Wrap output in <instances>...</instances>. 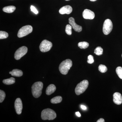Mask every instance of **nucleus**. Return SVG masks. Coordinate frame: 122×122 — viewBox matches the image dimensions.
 Listing matches in <instances>:
<instances>
[{
	"label": "nucleus",
	"instance_id": "1",
	"mask_svg": "<svg viewBox=\"0 0 122 122\" xmlns=\"http://www.w3.org/2000/svg\"><path fill=\"white\" fill-rule=\"evenodd\" d=\"M72 66V62L70 59H67L61 62L59 66V70L63 75L67 74L69 70Z\"/></svg>",
	"mask_w": 122,
	"mask_h": 122
},
{
	"label": "nucleus",
	"instance_id": "2",
	"mask_svg": "<svg viewBox=\"0 0 122 122\" xmlns=\"http://www.w3.org/2000/svg\"><path fill=\"white\" fill-rule=\"evenodd\" d=\"M43 84L41 82H37L33 84L32 92L33 96L36 98L39 97L42 94Z\"/></svg>",
	"mask_w": 122,
	"mask_h": 122
},
{
	"label": "nucleus",
	"instance_id": "3",
	"mask_svg": "<svg viewBox=\"0 0 122 122\" xmlns=\"http://www.w3.org/2000/svg\"><path fill=\"white\" fill-rule=\"evenodd\" d=\"M56 117L55 112L52 109H44L41 112V117L43 120H53Z\"/></svg>",
	"mask_w": 122,
	"mask_h": 122
},
{
	"label": "nucleus",
	"instance_id": "4",
	"mask_svg": "<svg viewBox=\"0 0 122 122\" xmlns=\"http://www.w3.org/2000/svg\"><path fill=\"white\" fill-rule=\"evenodd\" d=\"M89 84V82L86 80H83L78 84L75 89L76 94L80 95L84 93L88 87Z\"/></svg>",
	"mask_w": 122,
	"mask_h": 122
},
{
	"label": "nucleus",
	"instance_id": "5",
	"mask_svg": "<svg viewBox=\"0 0 122 122\" xmlns=\"http://www.w3.org/2000/svg\"><path fill=\"white\" fill-rule=\"evenodd\" d=\"M33 28L31 25H27L23 26L20 29L18 33L17 36L19 38L25 36L32 32Z\"/></svg>",
	"mask_w": 122,
	"mask_h": 122
},
{
	"label": "nucleus",
	"instance_id": "6",
	"mask_svg": "<svg viewBox=\"0 0 122 122\" xmlns=\"http://www.w3.org/2000/svg\"><path fill=\"white\" fill-rule=\"evenodd\" d=\"M113 24L111 20L107 19L105 20L103 26V32L106 35H108L113 29Z\"/></svg>",
	"mask_w": 122,
	"mask_h": 122
},
{
	"label": "nucleus",
	"instance_id": "7",
	"mask_svg": "<svg viewBox=\"0 0 122 122\" xmlns=\"http://www.w3.org/2000/svg\"><path fill=\"white\" fill-rule=\"evenodd\" d=\"M52 42L48 40H44L40 44L39 49L42 52H46L49 51L52 47Z\"/></svg>",
	"mask_w": 122,
	"mask_h": 122
},
{
	"label": "nucleus",
	"instance_id": "8",
	"mask_svg": "<svg viewBox=\"0 0 122 122\" xmlns=\"http://www.w3.org/2000/svg\"><path fill=\"white\" fill-rule=\"evenodd\" d=\"M28 52V48L25 46H22L16 50L14 54L15 59L18 60L26 54Z\"/></svg>",
	"mask_w": 122,
	"mask_h": 122
},
{
	"label": "nucleus",
	"instance_id": "9",
	"mask_svg": "<svg viewBox=\"0 0 122 122\" xmlns=\"http://www.w3.org/2000/svg\"><path fill=\"white\" fill-rule=\"evenodd\" d=\"M14 106L17 114L18 115L20 114L22 109V103L21 99L20 98H17L15 101Z\"/></svg>",
	"mask_w": 122,
	"mask_h": 122
},
{
	"label": "nucleus",
	"instance_id": "10",
	"mask_svg": "<svg viewBox=\"0 0 122 122\" xmlns=\"http://www.w3.org/2000/svg\"><path fill=\"white\" fill-rule=\"evenodd\" d=\"M69 23L72 26V28L75 31L80 32L82 30V27L80 25H77L75 23V21L74 18L71 17L69 18Z\"/></svg>",
	"mask_w": 122,
	"mask_h": 122
},
{
	"label": "nucleus",
	"instance_id": "11",
	"mask_svg": "<svg viewBox=\"0 0 122 122\" xmlns=\"http://www.w3.org/2000/svg\"><path fill=\"white\" fill-rule=\"evenodd\" d=\"M82 16L83 18L88 20H93L95 17V14L93 12L90 10H85L82 13Z\"/></svg>",
	"mask_w": 122,
	"mask_h": 122
},
{
	"label": "nucleus",
	"instance_id": "12",
	"mask_svg": "<svg viewBox=\"0 0 122 122\" xmlns=\"http://www.w3.org/2000/svg\"><path fill=\"white\" fill-rule=\"evenodd\" d=\"M113 102L115 104L120 105L122 103V96L121 94L118 92H116L113 95Z\"/></svg>",
	"mask_w": 122,
	"mask_h": 122
},
{
	"label": "nucleus",
	"instance_id": "13",
	"mask_svg": "<svg viewBox=\"0 0 122 122\" xmlns=\"http://www.w3.org/2000/svg\"><path fill=\"white\" fill-rule=\"evenodd\" d=\"M73 9L71 6L69 5L63 6L59 10V13L61 14H69L72 12Z\"/></svg>",
	"mask_w": 122,
	"mask_h": 122
},
{
	"label": "nucleus",
	"instance_id": "14",
	"mask_svg": "<svg viewBox=\"0 0 122 122\" xmlns=\"http://www.w3.org/2000/svg\"><path fill=\"white\" fill-rule=\"evenodd\" d=\"M56 90V87L54 85L51 84L46 88V94L48 95H50L54 93Z\"/></svg>",
	"mask_w": 122,
	"mask_h": 122
},
{
	"label": "nucleus",
	"instance_id": "15",
	"mask_svg": "<svg viewBox=\"0 0 122 122\" xmlns=\"http://www.w3.org/2000/svg\"><path fill=\"white\" fill-rule=\"evenodd\" d=\"M9 74H11L12 76L17 77H21L23 75V72L22 71L17 69L13 70L11 72H9Z\"/></svg>",
	"mask_w": 122,
	"mask_h": 122
},
{
	"label": "nucleus",
	"instance_id": "16",
	"mask_svg": "<svg viewBox=\"0 0 122 122\" xmlns=\"http://www.w3.org/2000/svg\"><path fill=\"white\" fill-rule=\"evenodd\" d=\"M16 9V7L13 5L7 6L4 7L3 8V11L7 13H12Z\"/></svg>",
	"mask_w": 122,
	"mask_h": 122
},
{
	"label": "nucleus",
	"instance_id": "17",
	"mask_svg": "<svg viewBox=\"0 0 122 122\" xmlns=\"http://www.w3.org/2000/svg\"><path fill=\"white\" fill-rule=\"evenodd\" d=\"M15 79L13 77L4 79L3 81V83L6 85H11L15 83Z\"/></svg>",
	"mask_w": 122,
	"mask_h": 122
},
{
	"label": "nucleus",
	"instance_id": "18",
	"mask_svg": "<svg viewBox=\"0 0 122 122\" xmlns=\"http://www.w3.org/2000/svg\"><path fill=\"white\" fill-rule=\"evenodd\" d=\"M62 100V98L61 96H57L54 97L51 100V102L53 104H57L61 102Z\"/></svg>",
	"mask_w": 122,
	"mask_h": 122
},
{
	"label": "nucleus",
	"instance_id": "19",
	"mask_svg": "<svg viewBox=\"0 0 122 122\" xmlns=\"http://www.w3.org/2000/svg\"><path fill=\"white\" fill-rule=\"evenodd\" d=\"M89 44L86 41L81 42L78 44V46L81 49H86L89 46Z\"/></svg>",
	"mask_w": 122,
	"mask_h": 122
},
{
	"label": "nucleus",
	"instance_id": "20",
	"mask_svg": "<svg viewBox=\"0 0 122 122\" xmlns=\"http://www.w3.org/2000/svg\"><path fill=\"white\" fill-rule=\"evenodd\" d=\"M103 52V50L102 48L100 46H98L95 49L94 53L97 55L99 56L102 54Z\"/></svg>",
	"mask_w": 122,
	"mask_h": 122
},
{
	"label": "nucleus",
	"instance_id": "21",
	"mask_svg": "<svg viewBox=\"0 0 122 122\" xmlns=\"http://www.w3.org/2000/svg\"><path fill=\"white\" fill-rule=\"evenodd\" d=\"M72 26L71 25H67L66 26V32L68 35H70L72 34Z\"/></svg>",
	"mask_w": 122,
	"mask_h": 122
},
{
	"label": "nucleus",
	"instance_id": "22",
	"mask_svg": "<svg viewBox=\"0 0 122 122\" xmlns=\"http://www.w3.org/2000/svg\"><path fill=\"white\" fill-rule=\"evenodd\" d=\"M98 70L101 73H104L107 71V68L106 66L104 65H100L98 67Z\"/></svg>",
	"mask_w": 122,
	"mask_h": 122
},
{
	"label": "nucleus",
	"instance_id": "23",
	"mask_svg": "<svg viewBox=\"0 0 122 122\" xmlns=\"http://www.w3.org/2000/svg\"><path fill=\"white\" fill-rule=\"evenodd\" d=\"M8 34L5 31H0V39H5L8 37Z\"/></svg>",
	"mask_w": 122,
	"mask_h": 122
},
{
	"label": "nucleus",
	"instance_id": "24",
	"mask_svg": "<svg viewBox=\"0 0 122 122\" xmlns=\"http://www.w3.org/2000/svg\"><path fill=\"white\" fill-rule=\"evenodd\" d=\"M116 73L117 74L118 77L121 79H122V68L121 66H118L116 68Z\"/></svg>",
	"mask_w": 122,
	"mask_h": 122
},
{
	"label": "nucleus",
	"instance_id": "25",
	"mask_svg": "<svg viewBox=\"0 0 122 122\" xmlns=\"http://www.w3.org/2000/svg\"><path fill=\"white\" fill-rule=\"evenodd\" d=\"M5 97V94L4 92L0 90V102L1 103L4 100Z\"/></svg>",
	"mask_w": 122,
	"mask_h": 122
},
{
	"label": "nucleus",
	"instance_id": "26",
	"mask_svg": "<svg viewBox=\"0 0 122 122\" xmlns=\"http://www.w3.org/2000/svg\"><path fill=\"white\" fill-rule=\"evenodd\" d=\"M87 62L89 64H92L94 62V57L92 55H89L87 58Z\"/></svg>",
	"mask_w": 122,
	"mask_h": 122
},
{
	"label": "nucleus",
	"instance_id": "27",
	"mask_svg": "<svg viewBox=\"0 0 122 122\" xmlns=\"http://www.w3.org/2000/svg\"><path fill=\"white\" fill-rule=\"evenodd\" d=\"M30 10H31V11L33 12L34 13H35V14H37L38 13V12L37 10L34 6H33V5H31V7H30Z\"/></svg>",
	"mask_w": 122,
	"mask_h": 122
},
{
	"label": "nucleus",
	"instance_id": "28",
	"mask_svg": "<svg viewBox=\"0 0 122 122\" xmlns=\"http://www.w3.org/2000/svg\"><path fill=\"white\" fill-rule=\"evenodd\" d=\"M97 122H105V120L103 119L102 118H101L99 119H98V120L97 121Z\"/></svg>",
	"mask_w": 122,
	"mask_h": 122
},
{
	"label": "nucleus",
	"instance_id": "29",
	"mask_svg": "<svg viewBox=\"0 0 122 122\" xmlns=\"http://www.w3.org/2000/svg\"><path fill=\"white\" fill-rule=\"evenodd\" d=\"M81 107L82 110H86V107L84 105H81Z\"/></svg>",
	"mask_w": 122,
	"mask_h": 122
},
{
	"label": "nucleus",
	"instance_id": "30",
	"mask_svg": "<svg viewBox=\"0 0 122 122\" xmlns=\"http://www.w3.org/2000/svg\"><path fill=\"white\" fill-rule=\"evenodd\" d=\"M76 115L78 117H81V114L79 112H76Z\"/></svg>",
	"mask_w": 122,
	"mask_h": 122
},
{
	"label": "nucleus",
	"instance_id": "31",
	"mask_svg": "<svg viewBox=\"0 0 122 122\" xmlns=\"http://www.w3.org/2000/svg\"><path fill=\"white\" fill-rule=\"evenodd\" d=\"M90 0L91 1H95L97 0Z\"/></svg>",
	"mask_w": 122,
	"mask_h": 122
},
{
	"label": "nucleus",
	"instance_id": "32",
	"mask_svg": "<svg viewBox=\"0 0 122 122\" xmlns=\"http://www.w3.org/2000/svg\"><path fill=\"white\" fill-rule=\"evenodd\" d=\"M66 1H69L70 0H65Z\"/></svg>",
	"mask_w": 122,
	"mask_h": 122
},
{
	"label": "nucleus",
	"instance_id": "33",
	"mask_svg": "<svg viewBox=\"0 0 122 122\" xmlns=\"http://www.w3.org/2000/svg\"></svg>",
	"mask_w": 122,
	"mask_h": 122
}]
</instances>
